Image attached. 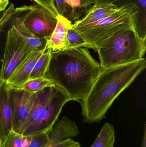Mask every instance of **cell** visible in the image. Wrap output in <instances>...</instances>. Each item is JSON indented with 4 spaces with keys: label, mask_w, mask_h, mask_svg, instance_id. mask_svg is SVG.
<instances>
[{
    "label": "cell",
    "mask_w": 146,
    "mask_h": 147,
    "mask_svg": "<svg viewBox=\"0 0 146 147\" xmlns=\"http://www.w3.org/2000/svg\"><path fill=\"white\" fill-rule=\"evenodd\" d=\"M45 49L42 51L33 50L30 55L20 64L5 82L9 89L10 90L20 89L28 80L35 64Z\"/></svg>",
    "instance_id": "obj_10"
},
{
    "label": "cell",
    "mask_w": 146,
    "mask_h": 147,
    "mask_svg": "<svg viewBox=\"0 0 146 147\" xmlns=\"http://www.w3.org/2000/svg\"><path fill=\"white\" fill-rule=\"evenodd\" d=\"M79 134V130L75 122L64 117L55 123L53 129L49 134L48 142L43 147H61Z\"/></svg>",
    "instance_id": "obj_9"
},
{
    "label": "cell",
    "mask_w": 146,
    "mask_h": 147,
    "mask_svg": "<svg viewBox=\"0 0 146 147\" xmlns=\"http://www.w3.org/2000/svg\"><path fill=\"white\" fill-rule=\"evenodd\" d=\"M66 18L76 21L82 18L94 3V0H65Z\"/></svg>",
    "instance_id": "obj_15"
},
{
    "label": "cell",
    "mask_w": 146,
    "mask_h": 147,
    "mask_svg": "<svg viewBox=\"0 0 146 147\" xmlns=\"http://www.w3.org/2000/svg\"><path fill=\"white\" fill-rule=\"evenodd\" d=\"M69 101L70 99L67 93L55 86L44 109L31 125L25 129L23 136H28L45 130L51 132L63 108Z\"/></svg>",
    "instance_id": "obj_6"
},
{
    "label": "cell",
    "mask_w": 146,
    "mask_h": 147,
    "mask_svg": "<svg viewBox=\"0 0 146 147\" xmlns=\"http://www.w3.org/2000/svg\"><path fill=\"white\" fill-rule=\"evenodd\" d=\"M140 6L143 8L144 11L145 12L146 8V0H138Z\"/></svg>",
    "instance_id": "obj_28"
},
{
    "label": "cell",
    "mask_w": 146,
    "mask_h": 147,
    "mask_svg": "<svg viewBox=\"0 0 146 147\" xmlns=\"http://www.w3.org/2000/svg\"><path fill=\"white\" fill-rule=\"evenodd\" d=\"M10 20H12V24L25 38L31 48L33 50L38 51H42L45 49L46 39L37 37L23 25L21 15L18 8L15 9L14 13Z\"/></svg>",
    "instance_id": "obj_14"
},
{
    "label": "cell",
    "mask_w": 146,
    "mask_h": 147,
    "mask_svg": "<svg viewBox=\"0 0 146 147\" xmlns=\"http://www.w3.org/2000/svg\"><path fill=\"white\" fill-rule=\"evenodd\" d=\"M67 40L68 42L67 48L84 47L91 49V46L87 43L80 34L73 28V27L68 30Z\"/></svg>",
    "instance_id": "obj_20"
},
{
    "label": "cell",
    "mask_w": 146,
    "mask_h": 147,
    "mask_svg": "<svg viewBox=\"0 0 146 147\" xmlns=\"http://www.w3.org/2000/svg\"><path fill=\"white\" fill-rule=\"evenodd\" d=\"M146 68V60L101 69L91 90L80 102L83 122L99 123L120 94Z\"/></svg>",
    "instance_id": "obj_2"
},
{
    "label": "cell",
    "mask_w": 146,
    "mask_h": 147,
    "mask_svg": "<svg viewBox=\"0 0 146 147\" xmlns=\"http://www.w3.org/2000/svg\"><path fill=\"white\" fill-rule=\"evenodd\" d=\"M12 24L7 33L0 71V81L5 82L17 67L33 51Z\"/></svg>",
    "instance_id": "obj_5"
},
{
    "label": "cell",
    "mask_w": 146,
    "mask_h": 147,
    "mask_svg": "<svg viewBox=\"0 0 146 147\" xmlns=\"http://www.w3.org/2000/svg\"><path fill=\"white\" fill-rule=\"evenodd\" d=\"M25 136L11 130L2 143L1 147H24Z\"/></svg>",
    "instance_id": "obj_21"
},
{
    "label": "cell",
    "mask_w": 146,
    "mask_h": 147,
    "mask_svg": "<svg viewBox=\"0 0 146 147\" xmlns=\"http://www.w3.org/2000/svg\"><path fill=\"white\" fill-rule=\"evenodd\" d=\"M50 132L45 130L31 135L30 142L25 147H43L48 142Z\"/></svg>",
    "instance_id": "obj_22"
},
{
    "label": "cell",
    "mask_w": 146,
    "mask_h": 147,
    "mask_svg": "<svg viewBox=\"0 0 146 147\" xmlns=\"http://www.w3.org/2000/svg\"><path fill=\"white\" fill-rule=\"evenodd\" d=\"M56 17L60 15L66 17V6L65 0H33Z\"/></svg>",
    "instance_id": "obj_18"
},
{
    "label": "cell",
    "mask_w": 146,
    "mask_h": 147,
    "mask_svg": "<svg viewBox=\"0 0 146 147\" xmlns=\"http://www.w3.org/2000/svg\"><path fill=\"white\" fill-rule=\"evenodd\" d=\"M101 71L99 64L84 47L52 51L46 73L55 86L67 93L70 101L86 97Z\"/></svg>",
    "instance_id": "obj_1"
},
{
    "label": "cell",
    "mask_w": 146,
    "mask_h": 147,
    "mask_svg": "<svg viewBox=\"0 0 146 147\" xmlns=\"http://www.w3.org/2000/svg\"><path fill=\"white\" fill-rule=\"evenodd\" d=\"M55 86L48 78H43L29 80L20 89L30 92H37L48 86Z\"/></svg>",
    "instance_id": "obj_19"
},
{
    "label": "cell",
    "mask_w": 146,
    "mask_h": 147,
    "mask_svg": "<svg viewBox=\"0 0 146 147\" xmlns=\"http://www.w3.org/2000/svg\"><path fill=\"white\" fill-rule=\"evenodd\" d=\"M60 147H81L80 143L74 140L73 139H71L67 143Z\"/></svg>",
    "instance_id": "obj_25"
},
{
    "label": "cell",
    "mask_w": 146,
    "mask_h": 147,
    "mask_svg": "<svg viewBox=\"0 0 146 147\" xmlns=\"http://www.w3.org/2000/svg\"><path fill=\"white\" fill-rule=\"evenodd\" d=\"M141 147H146V127L145 125L144 135L141 143Z\"/></svg>",
    "instance_id": "obj_27"
},
{
    "label": "cell",
    "mask_w": 146,
    "mask_h": 147,
    "mask_svg": "<svg viewBox=\"0 0 146 147\" xmlns=\"http://www.w3.org/2000/svg\"><path fill=\"white\" fill-rule=\"evenodd\" d=\"M118 7L112 3L93 4L82 18L74 22L72 26L73 28L82 26L99 21L109 17L118 9Z\"/></svg>",
    "instance_id": "obj_13"
},
{
    "label": "cell",
    "mask_w": 146,
    "mask_h": 147,
    "mask_svg": "<svg viewBox=\"0 0 146 147\" xmlns=\"http://www.w3.org/2000/svg\"><path fill=\"white\" fill-rule=\"evenodd\" d=\"M146 40L135 29L124 32L105 42L97 51L101 69L135 62L143 58Z\"/></svg>",
    "instance_id": "obj_4"
},
{
    "label": "cell",
    "mask_w": 146,
    "mask_h": 147,
    "mask_svg": "<svg viewBox=\"0 0 146 147\" xmlns=\"http://www.w3.org/2000/svg\"><path fill=\"white\" fill-rule=\"evenodd\" d=\"M115 142V133L114 126L109 123H106L91 147H114Z\"/></svg>",
    "instance_id": "obj_16"
},
{
    "label": "cell",
    "mask_w": 146,
    "mask_h": 147,
    "mask_svg": "<svg viewBox=\"0 0 146 147\" xmlns=\"http://www.w3.org/2000/svg\"><path fill=\"white\" fill-rule=\"evenodd\" d=\"M56 26L51 35L46 38V48L51 49L52 51H57L67 49L68 42V30L73 26L72 22L62 16H56Z\"/></svg>",
    "instance_id": "obj_12"
},
{
    "label": "cell",
    "mask_w": 146,
    "mask_h": 147,
    "mask_svg": "<svg viewBox=\"0 0 146 147\" xmlns=\"http://www.w3.org/2000/svg\"><path fill=\"white\" fill-rule=\"evenodd\" d=\"M93 4H103L112 3L116 6H119L129 2V0H94Z\"/></svg>",
    "instance_id": "obj_23"
},
{
    "label": "cell",
    "mask_w": 146,
    "mask_h": 147,
    "mask_svg": "<svg viewBox=\"0 0 146 147\" xmlns=\"http://www.w3.org/2000/svg\"><path fill=\"white\" fill-rule=\"evenodd\" d=\"M9 3V0H0V12L4 11Z\"/></svg>",
    "instance_id": "obj_26"
},
{
    "label": "cell",
    "mask_w": 146,
    "mask_h": 147,
    "mask_svg": "<svg viewBox=\"0 0 146 147\" xmlns=\"http://www.w3.org/2000/svg\"><path fill=\"white\" fill-rule=\"evenodd\" d=\"M18 8L23 25L34 35L45 39L51 35L56 26V17L37 3Z\"/></svg>",
    "instance_id": "obj_7"
},
{
    "label": "cell",
    "mask_w": 146,
    "mask_h": 147,
    "mask_svg": "<svg viewBox=\"0 0 146 147\" xmlns=\"http://www.w3.org/2000/svg\"><path fill=\"white\" fill-rule=\"evenodd\" d=\"M36 95L37 92H28L21 89L10 90L12 131L23 135Z\"/></svg>",
    "instance_id": "obj_8"
},
{
    "label": "cell",
    "mask_w": 146,
    "mask_h": 147,
    "mask_svg": "<svg viewBox=\"0 0 146 147\" xmlns=\"http://www.w3.org/2000/svg\"><path fill=\"white\" fill-rule=\"evenodd\" d=\"M51 49H46L45 47V50L35 64L28 80L46 77V71L51 58Z\"/></svg>",
    "instance_id": "obj_17"
},
{
    "label": "cell",
    "mask_w": 146,
    "mask_h": 147,
    "mask_svg": "<svg viewBox=\"0 0 146 147\" xmlns=\"http://www.w3.org/2000/svg\"><path fill=\"white\" fill-rule=\"evenodd\" d=\"M139 15V6L135 3L129 2L119 6L107 18L92 24L73 28L80 34L91 49L97 51L105 42L124 32L131 29L136 32Z\"/></svg>",
    "instance_id": "obj_3"
},
{
    "label": "cell",
    "mask_w": 146,
    "mask_h": 147,
    "mask_svg": "<svg viewBox=\"0 0 146 147\" xmlns=\"http://www.w3.org/2000/svg\"><path fill=\"white\" fill-rule=\"evenodd\" d=\"M9 17L6 13H4L2 16L0 18V37L1 33L3 30L4 26L9 21ZM1 65H0V71H1Z\"/></svg>",
    "instance_id": "obj_24"
},
{
    "label": "cell",
    "mask_w": 146,
    "mask_h": 147,
    "mask_svg": "<svg viewBox=\"0 0 146 147\" xmlns=\"http://www.w3.org/2000/svg\"><path fill=\"white\" fill-rule=\"evenodd\" d=\"M9 91L5 82L0 81V140L2 142L12 130V114Z\"/></svg>",
    "instance_id": "obj_11"
},
{
    "label": "cell",
    "mask_w": 146,
    "mask_h": 147,
    "mask_svg": "<svg viewBox=\"0 0 146 147\" xmlns=\"http://www.w3.org/2000/svg\"><path fill=\"white\" fill-rule=\"evenodd\" d=\"M2 143V142L1 141V140H0V147L1 146Z\"/></svg>",
    "instance_id": "obj_29"
}]
</instances>
